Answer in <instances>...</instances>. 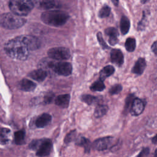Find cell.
<instances>
[{
  "label": "cell",
  "instance_id": "6da1fadb",
  "mask_svg": "<svg viewBox=\"0 0 157 157\" xmlns=\"http://www.w3.org/2000/svg\"><path fill=\"white\" fill-rule=\"evenodd\" d=\"M4 50L9 57L18 60L27 59L30 51L20 36L9 40L4 45Z\"/></svg>",
  "mask_w": 157,
  "mask_h": 157
},
{
  "label": "cell",
  "instance_id": "7a4b0ae2",
  "mask_svg": "<svg viewBox=\"0 0 157 157\" xmlns=\"http://www.w3.org/2000/svg\"><path fill=\"white\" fill-rule=\"evenodd\" d=\"M42 21L47 25L52 26H60L63 25L68 20L67 13L61 10H47L40 16Z\"/></svg>",
  "mask_w": 157,
  "mask_h": 157
},
{
  "label": "cell",
  "instance_id": "3957f363",
  "mask_svg": "<svg viewBox=\"0 0 157 157\" xmlns=\"http://www.w3.org/2000/svg\"><path fill=\"white\" fill-rule=\"evenodd\" d=\"M26 19L13 13H4L0 15V26L9 29H17L25 25Z\"/></svg>",
  "mask_w": 157,
  "mask_h": 157
},
{
  "label": "cell",
  "instance_id": "277c9868",
  "mask_svg": "<svg viewBox=\"0 0 157 157\" xmlns=\"http://www.w3.org/2000/svg\"><path fill=\"white\" fill-rule=\"evenodd\" d=\"M34 6V2L28 0H12L9 3L12 13L20 17L28 15Z\"/></svg>",
  "mask_w": 157,
  "mask_h": 157
},
{
  "label": "cell",
  "instance_id": "5b68a950",
  "mask_svg": "<svg viewBox=\"0 0 157 157\" xmlns=\"http://www.w3.org/2000/svg\"><path fill=\"white\" fill-rule=\"evenodd\" d=\"M29 148L36 151V155L44 157L48 155L52 148V142L48 139L34 140L29 144Z\"/></svg>",
  "mask_w": 157,
  "mask_h": 157
},
{
  "label": "cell",
  "instance_id": "8992f818",
  "mask_svg": "<svg viewBox=\"0 0 157 157\" xmlns=\"http://www.w3.org/2000/svg\"><path fill=\"white\" fill-rule=\"evenodd\" d=\"M48 68L52 70L58 75L67 76L70 75L72 71V65L67 62H54L49 61L47 63Z\"/></svg>",
  "mask_w": 157,
  "mask_h": 157
},
{
  "label": "cell",
  "instance_id": "52a82bcc",
  "mask_svg": "<svg viewBox=\"0 0 157 157\" xmlns=\"http://www.w3.org/2000/svg\"><path fill=\"white\" fill-rule=\"evenodd\" d=\"M48 56L56 60H66L70 58L71 53L68 48L65 47H54L48 51Z\"/></svg>",
  "mask_w": 157,
  "mask_h": 157
},
{
  "label": "cell",
  "instance_id": "ba28073f",
  "mask_svg": "<svg viewBox=\"0 0 157 157\" xmlns=\"http://www.w3.org/2000/svg\"><path fill=\"white\" fill-rule=\"evenodd\" d=\"M112 137H105L96 140L93 144V147L97 150H104L109 148L113 143Z\"/></svg>",
  "mask_w": 157,
  "mask_h": 157
},
{
  "label": "cell",
  "instance_id": "9c48e42d",
  "mask_svg": "<svg viewBox=\"0 0 157 157\" xmlns=\"http://www.w3.org/2000/svg\"><path fill=\"white\" fill-rule=\"evenodd\" d=\"M24 43L26 45L29 50H34L39 48L40 46V42L39 39L33 36L25 35L20 36Z\"/></svg>",
  "mask_w": 157,
  "mask_h": 157
},
{
  "label": "cell",
  "instance_id": "30bf717a",
  "mask_svg": "<svg viewBox=\"0 0 157 157\" xmlns=\"http://www.w3.org/2000/svg\"><path fill=\"white\" fill-rule=\"evenodd\" d=\"M144 109V103L139 98H134L131 109L130 112L134 116H137L141 114Z\"/></svg>",
  "mask_w": 157,
  "mask_h": 157
},
{
  "label": "cell",
  "instance_id": "8fae6325",
  "mask_svg": "<svg viewBox=\"0 0 157 157\" xmlns=\"http://www.w3.org/2000/svg\"><path fill=\"white\" fill-rule=\"evenodd\" d=\"M51 120H52L51 115L48 113H44L39 115L35 121V124H36V126L39 128H44L50 123Z\"/></svg>",
  "mask_w": 157,
  "mask_h": 157
},
{
  "label": "cell",
  "instance_id": "7c38bea8",
  "mask_svg": "<svg viewBox=\"0 0 157 157\" xmlns=\"http://www.w3.org/2000/svg\"><path fill=\"white\" fill-rule=\"evenodd\" d=\"M110 59L112 63L118 66H121L124 61L123 55L119 49H113L110 52Z\"/></svg>",
  "mask_w": 157,
  "mask_h": 157
},
{
  "label": "cell",
  "instance_id": "4fadbf2b",
  "mask_svg": "<svg viewBox=\"0 0 157 157\" xmlns=\"http://www.w3.org/2000/svg\"><path fill=\"white\" fill-rule=\"evenodd\" d=\"M105 33L107 36H109V42L110 45H114L118 42L117 38L118 33L116 28L113 27L108 28L105 30Z\"/></svg>",
  "mask_w": 157,
  "mask_h": 157
},
{
  "label": "cell",
  "instance_id": "5bb4252c",
  "mask_svg": "<svg viewBox=\"0 0 157 157\" xmlns=\"http://www.w3.org/2000/svg\"><path fill=\"white\" fill-rule=\"evenodd\" d=\"M29 77L32 78L33 79L37 80L38 82H42L45 80L47 75V72L42 69H36L34 71H33L29 74Z\"/></svg>",
  "mask_w": 157,
  "mask_h": 157
},
{
  "label": "cell",
  "instance_id": "9a60e30c",
  "mask_svg": "<svg viewBox=\"0 0 157 157\" xmlns=\"http://www.w3.org/2000/svg\"><path fill=\"white\" fill-rule=\"evenodd\" d=\"M146 67V62L144 58H139L135 63L134 67H132V72L134 74L140 75L143 73Z\"/></svg>",
  "mask_w": 157,
  "mask_h": 157
},
{
  "label": "cell",
  "instance_id": "2e32d148",
  "mask_svg": "<svg viewBox=\"0 0 157 157\" xmlns=\"http://www.w3.org/2000/svg\"><path fill=\"white\" fill-rule=\"evenodd\" d=\"M19 87L23 91H31L35 89V88L36 87V85L30 80L24 78L20 82Z\"/></svg>",
  "mask_w": 157,
  "mask_h": 157
},
{
  "label": "cell",
  "instance_id": "e0dca14e",
  "mask_svg": "<svg viewBox=\"0 0 157 157\" xmlns=\"http://www.w3.org/2000/svg\"><path fill=\"white\" fill-rule=\"evenodd\" d=\"M69 100H70L69 94H61L56 98L55 104L60 107L67 108L69 105Z\"/></svg>",
  "mask_w": 157,
  "mask_h": 157
},
{
  "label": "cell",
  "instance_id": "ac0fdd59",
  "mask_svg": "<svg viewBox=\"0 0 157 157\" xmlns=\"http://www.w3.org/2000/svg\"><path fill=\"white\" fill-rule=\"evenodd\" d=\"M10 139V131L6 128H0V144L6 145Z\"/></svg>",
  "mask_w": 157,
  "mask_h": 157
},
{
  "label": "cell",
  "instance_id": "d6986e66",
  "mask_svg": "<svg viewBox=\"0 0 157 157\" xmlns=\"http://www.w3.org/2000/svg\"><path fill=\"white\" fill-rule=\"evenodd\" d=\"M114 71H115V69L112 66L109 65L104 67L100 72V75H99L100 80L102 81L104 80L107 77L113 74Z\"/></svg>",
  "mask_w": 157,
  "mask_h": 157
},
{
  "label": "cell",
  "instance_id": "ffe728a7",
  "mask_svg": "<svg viewBox=\"0 0 157 157\" xmlns=\"http://www.w3.org/2000/svg\"><path fill=\"white\" fill-rule=\"evenodd\" d=\"M37 4V6L42 9H50L54 7H57V2L54 1H40L34 2Z\"/></svg>",
  "mask_w": 157,
  "mask_h": 157
},
{
  "label": "cell",
  "instance_id": "44dd1931",
  "mask_svg": "<svg viewBox=\"0 0 157 157\" xmlns=\"http://www.w3.org/2000/svg\"><path fill=\"white\" fill-rule=\"evenodd\" d=\"M130 28V22L129 19L123 16L120 20V30L122 34H126L129 29Z\"/></svg>",
  "mask_w": 157,
  "mask_h": 157
},
{
  "label": "cell",
  "instance_id": "7402d4cb",
  "mask_svg": "<svg viewBox=\"0 0 157 157\" xmlns=\"http://www.w3.org/2000/svg\"><path fill=\"white\" fill-rule=\"evenodd\" d=\"M75 144L77 145L83 147L85 149V153H88L90 151L91 148V143L88 139L83 137H81L77 140Z\"/></svg>",
  "mask_w": 157,
  "mask_h": 157
},
{
  "label": "cell",
  "instance_id": "603a6c76",
  "mask_svg": "<svg viewBox=\"0 0 157 157\" xmlns=\"http://www.w3.org/2000/svg\"><path fill=\"white\" fill-rule=\"evenodd\" d=\"M15 142L17 145H22L25 143V132L24 130H20L15 132Z\"/></svg>",
  "mask_w": 157,
  "mask_h": 157
},
{
  "label": "cell",
  "instance_id": "cb8c5ba5",
  "mask_svg": "<svg viewBox=\"0 0 157 157\" xmlns=\"http://www.w3.org/2000/svg\"><path fill=\"white\" fill-rule=\"evenodd\" d=\"M108 110V107L105 105H99L94 110V115L96 118H99L104 115Z\"/></svg>",
  "mask_w": 157,
  "mask_h": 157
},
{
  "label": "cell",
  "instance_id": "d4e9b609",
  "mask_svg": "<svg viewBox=\"0 0 157 157\" xmlns=\"http://www.w3.org/2000/svg\"><path fill=\"white\" fill-rule=\"evenodd\" d=\"M136 42L134 38L129 37L126 39L125 42V48L128 52H133L136 48Z\"/></svg>",
  "mask_w": 157,
  "mask_h": 157
},
{
  "label": "cell",
  "instance_id": "484cf974",
  "mask_svg": "<svg viewBox=\"0 0 157 157\" xmlns=\"http://www.w3.org/2000/svg\"><path fill=\"white\" fill-rule=\"evenodd\" d=\"M105 88V85L103 82L101 80L94 82L90 86L91 90L93 91H101Z\"/></svg>",
  "mask_w": 157,
  "mask_h": 157
},
{
  "label": "cell",
  "instance_id": "4316f807",
  "mask_svg": "<svg viewBox=\"0 0 157 157\" xmlns=\"http://www.w3.org/2000/svg\"><path fill=\"white\" fill-rule=\"evenodd\" d=\"M81 99L89 105L95 103L97 101V98L89 94H85L81 97Z\"/></svg>",
  "mask_w": 157,
  "mask_h": 157
},
{
  "label": "cell",
  "instance_id": "83f0119b",
  "mask_svg": "<svg viewBox=\"0 0 157 157\" xmlns=\"http://www.w3.org/2000/svg\"><path fill=\"white\" fill-rule=\"evenodd\" d=\"M110 13V8L107 6L102 7L99 12V16L101 18L107 17Z\"/></svg>",
  "mask_w": 157,
  "mask_h": 157
},
{
  "label": "cell",
  "instance_id": "f1b7e54d",
  "mask_svg": "<svg viewBox=\"0 0 157 157\" xmlns=\"http://www.w3.org/2000/svg\"><path fill=\"white\" fill-rule=\"evenodd\" d=\"M76 136V131L74 130V131H71L65 137L64 139V142L66 144H68L69 142H71V141L74 140L75 137Z\"/></svg>",
  "mask_w": 157,
  "mask_h": 157
},
{
  "label": "cell",
  "instance_id": "f546056e",
  "mask_svg": "<svg viewBox=\"0 0 157 157\" xmlns=\"http://www.w3.org/2000/svg\"><path fill=\"white\" fill-rule=\"evenodd\" d=\"M122 90V86L120 84H117L113 86L109 90V93L111 94H116L119 93Z\"/></svg>",
  "mask_w": 157,
  "mask_h": 157
},
{
  "label": "cell",
  "instance_id": "4dcf8cb0",
  "mask_svg": "<svg viewBox=\"0 0 157 157\" xmlns=\"http://www.w3.org/2000/svg\"><path fill=\"white\" fill-rule=\"evenodd\" d=\"M97 37H98V40L100 44V45H101V47H102L103 49H105V48H109V47L107 46V45L106 44V43L105 42L103 37H102V34L101 33H98L97 34Z\"/></svg>",
  "mask_w": 157,
  "mask_h": 157
},
{
  "label": "cell",
  "instance_id": "1f68e13d",
  "mask_svg": "<svg viewBox=\"0 0 157 157\" xmlns=\"http://www.w3.org/2000/svg\"><path fill=\"white\" fill-rule=\"evenodd\" d=\"M133 97H134V96L132 94H131L127 98L126 101V105H125V110L131 109L132 103L134 99V98H133Z\"/></svg>",
  "mask_w": 157,
  "mask_h": 157
},
{
  "label": "cell",
  "instance_id": "d6a6232c",
  "mask_svg": "<svg viewBox=\"0 0 157 157\" xmlns=\"http://www.w3.org/2000/svg\"><path fill=\"white\" fill-rule=\"evenodd\" d=\"M54 98V94L52 93H47L45 97H44V102L45 104H50V102H52L53 99Z\"/></svg>",
  "mask_w": 157,
  "mask_h": 157
},
{
  "label": "cell",
  "instance_id": "836d02e7",
  "mask_svg": "<svg viewBox=\"0 0 157 157\" xmlns=\"http://www.w3.org/2000/svg\"><path fill=\"white\" fill-rule=\"evenodd\" d=\"M148 153H149V149L148 148H145L141 151V152L139 153L137 157H147Z\"/></svg>",
  "mask_w": 157,
  "mask_h": 157
},
{
  "label": "cell",
  "instance_id": "e575fe53",
  "mask_svg": "<svg viewBox=\"0 0 157 157\" xmlns=\"http://www.w3.org/2000/svg\"><path fill=\"white\" fill-rule=\"evenodd\" d=\"M151 50L153 51V52L157 55V41L155 42L152 45H151Z\"/></svg>",
  "mask_w": 157,
  "mask_h": 157
},
{
  "label": "cell",
  "instance_id": "d590c367",
  "mask_svg": "<svg viewBox=\"0 0 157 157\" xmlns=\"http://www.w3.org/2000/svg\"><path fill=\"white\" fill-rule=\"evenodd\" d=\"M152 142L153 144H157V134L156 136H155L153 138H152Z\"/></svg>",
  "mask_w": 157,
  "mask_h": 157
},
{
  "label": "cell",
  "instance_id": "8d00e7d4",
  "mask_svg": "<svg viewBox=\"0 0 157 157\" xmlns=\"http://www.w3.org/2000/svg\"><path fill=\"white\" fill-rule=\"evenodd\" d=\"M112 2L115 3V6H117V4L118 3V1H112Z\"/></svg>",
  "mask_w": 157,
  "mask_h": 157
},
{
  "label": "cell",
  "instance_id": "74e56055",
  "mask_svg": "<svg viewBox=\"0 0 157 157\" xmlns=\"http://www.w3.org/2000/svg\"><path fill=\"white\" fill-rule=\"evenodd\" d=\"M155 157H157V149L156 150L155 153Z\"/></svg>",
  "mask_w": 157,
  "mask_h": 157
}]
</instances>
